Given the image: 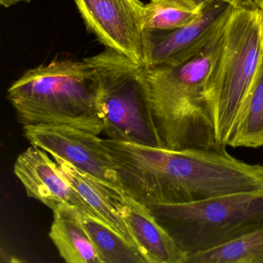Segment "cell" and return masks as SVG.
<instances>
[{"instance_id":"cell-1","label":"cell","mask_w":263,"mask_h":263,"mask_svg":"<svg viewBox=\"0 0 263 263\" xmlns=\"http://www.w3.org/2000/svg\"><path fill=\"white\" fill-rule=\"evenodd\" d=\"M110 155L124 195L147 207L263 189V165L237 159L226 148L171 150L115 141Z\"/></svg>"},{"instance_id":"cell-2","label":"cell","mask_w":263,"mask_h":263,"mask_svg":"<svg viewBox=\"0 0 263 263\" xmlns=\"http://www.w3.org/2000/svg\"><path fill=\"white\" fill-rule=\"evenodd\" d=\"M226 23L187 59L172 67L146 71L154 118L163 147L224 149L220 147L217 138L211 90Z\"/></svg>"},{"instance_id":"cell-3","label":"cell","mask_w":263,"mask_h":263,"mask_svg":"<svg viewBox=\"0 0 263 263\" xmlns=\"http://www.w3.org/2000/svg\"><path fill=\"white\" fill-rule=\"evenodd\" d=\"M99 93L98 77L85 60H54L26 72L7 97L24 126H67L99 136Z\"/></svg>"},{"instance_id":"cell-4","label":"cell","mask_w":263,"mask_h":263,"mask_svg":"<svg viewBox=\"0 0 263 263\" xmlns=\"http://www.w3.org/2000/svg\"><path fill=\"white\" fill-rule=\"evenodd\" d=\"M148 208L187 258L263 226V189Z\"/></svg>"},{"instance_id":"cell-5","label":"cell","mask_w":263,"mask_h":263,"mask_svg":"<svg viewBox=\"0 0 263 263\" xmlns=\"http://www.w3.org/2000/svg\"><path fill=\"white\" fill-rule=\"evenodd\" d=\"M84 60L99 81L98 107L108 139L163 147L145 69L109 48Z\"/></svg>"},{"instance_id":"cell-6","label":"cell","mask_w":263,"mask_h":263,"mask_svg":"<svg viewBox=\"0 0 263 263\" xmlns=\"http://www.w3.org/2000/svg\"><path fill=\"white\" fill-rule=\"evenodd\" d=\"M263 61V12L235 8L224 28V41L212 81L217 138L222 148Z\"/></svg>"},{"instance_id":"cell-7","label":"cell","mask_w":263,"mask_h":263,"mask_svg":"<svg viewBox=\"0 0 263 263\" xmlns=\"http://www.w3.org/2000/svg\"><path fill=\"white\" fill-rule=\"evenodd\" d=\"M235 7L215 0L202 6L201 14L173 30L144 31L142 67L147 72L172 67L199 50L227 22Z\"/></svg>"},{"instance_id":"cell-8","label":"cell","mask_w":263,"mask_h":263,"mask_svg":"<svg viewBox=\"0 0 263 263\" xmlns=\"http://www.w3.org/2000/svg\"><path fill=\"white\" fill-rule=\"evenodd\" d=\"M24 134L32 145L124 194L115 163L98 135L58 125L24 126Z\"/></svg>"},{"instance_id":"cell-9","label":"cell","mask_w":263,"mask_h":263,"mask_svg":"<svg viewBox=\"0 0 263 263\" xmlns=\"http://www.w3.org/2000/svg\"><path fill=\"white\" fill-rule=\"evenodd\" d=\"M74 1L87 28L104 45L142 66V3L139 0Z\"/></svg>"},{"instance_id":"cell-10","label":"cell","mask_w":263,"mask_h":263,"mask_svg":"<svg viewBox=\"0 0 263 263\" xmlns=\"http://www.w3.org/2000/svg\"><path fill=\"white\" fill-rule=\"evenodd\" d=\"M13 170L28 196L44 203L53 212L68 206L81 215L100 220L63 176L56 161L50 159L45 151L31 144L18 156Z\"/></svg>"},{"instance_id":"cell-11","label":"cell","mask_w":263,"mask_h":263,"mask_svg":"<svg viewBox=\"0 0 263 263\" xmlns=\"http://www.w3.org/2000/svg\"><path fill=\"white\" fill-rule=\"evenodd\" d=\"M118 212L147 263H186L187 255L150 208L124 195L118 202Z\"/></svg>"},{"instance_id":"cell-12","label":"cell","mask_w":263,"mask_h":263,"mask_svg":"<svg viewBox=\"0 0 263 263\" xmlns=\"http://www.w3.org/2000/svg\"><path fill=\"white\" fill-rule=\"evenodd\" d=\"M52 157L63 176L91 208L100 220L137 247L132 232L118 212V202L124 194L78 170L60 157Z\"/></svg>"},{"instance_id":"cell-13","label":"cell","mask_w":263,"mask_h":263,"mask_svg":"<svg viewBox=\"0 0 263 263\" xmlns=\"http://www.w3.org/2000/svg\"><path fill=\"white\" fill-rule=\"evenodd\" d=\"M49 235L66 262L101 263L95 246L74 209L64 206L53 211Z\"/></svg>"},{"instance_id":"cell-14","label":"cell","mask_w":263,"mask_h":263,"mask_svg":"<svg viewBox=\"0 0 263 263\" xmlns=\"http://www.w3.org/2000/svg\"><path fill=\"white\" fill-rule=\"evenodd\" d=\"M227 146L263 147V61L231 130Z\"/></svg>"},{"instance_id":"cell-15","label":"cell","mask_w":263,"mask_h":263,"mask_svg":"<svg viewBox=\"0 0 263 263\" xmlns=\"http://www.w3.org/2000/svg\"><path fill=\"white\" fill-rule=\"evenodd\" d=\"M78 215L101 263H147L136 246L110 226L89 215H81L79 212Z\"/></svg>"},{"instance_id":"cell-16","label":"cell","mask_w":263,"mask_h":263,"mask_svg":"<svg viewBox=\"0 0 263 263\" xmlns=\"http://www.w3.org/2000/svg\"><path fill=\"white\" fill-rule=\"evenodd\" d=\"M186 263H263V226L224 246L190 255Z\"/></svg>"},{"instance_id":"cell-17","label":"cell","mask_w":263,"mask_h":263,"mask_svg":"<svg viewBox=\"0 0 263 263\" xmlns=\"http://www.w3.org/2000/svg\"><path fill=\"white\" fill-rule=\"evenodd\" d=\"M202 7L197 8L185 0H150L144 5V31L173 30L196 19Z\"/></svg>"},{"instance_id":"cell-18","label":"cell","mask_w":263,"mask_h":263,"mask_svg":"<svg viewBox=\"0 0 263 263\" xmlns=\"http://www.w3.org/2000/svg\"><path fill=\"white\" fill-rule=\"evenodd\" d=\"M189 4H192L197 8H201L204 4L215 1V0H185ZM224 2L229 3L235 8L239 9H257L258 7L255 5L253 0H221Z\"/></svg>"},{"instance_id":"cell-19","label":"cell","mask_w":263,"mask_h":263,"mask_svg":"<svg viewBox=\"0 0 263 263\" xmlns=\"http://www.w3.org/2000/svg\"><path fill=\"white\" fill-rule=\"evenodd\" d=\"M33 0H0V4L3 7L6 8L16 5V4H21V3H30Z\"/></svg>"},{"instance_id":"cell-20","label":"cell","mask_w":263,"mask_h":263,"mask_svg":"<svg viewBox=\"0 0 263 263\" xmlns=\"http://www.w3.org/2000/svg\"><path fill=\"white\" fill-rule=\"evenodd\" d=\"M255 5L263 12V0H253Z\"/></svg>"}]
</instances>
